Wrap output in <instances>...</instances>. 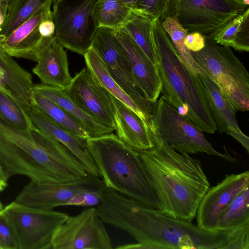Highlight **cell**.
<instances>
[{
    "label": "cell",
    "instance_id": "6da1fadb",
    "mask_svg": "<svg viewBox=\"0 0 249 249\" xmlns=\"http://www.w3.org/2000/svg\"><path fill=\"white\" fill-rule=\"evenodd\" d=\"M97 213L106 224L131 235L143 249H236L237 228L208 231L106 187Z\"/></svg>",
    "mask_w": 249,
    "mask_h": 249
},
{
    "label": "cell",
    "instance_id": "7a4b0ae2",
    "mask_svg": "<svg viewBox=\"0 0 249 249\" xmlns=\"http://www.w3.org/2000/svg\"><path fill=\"white\" fill-rule=\"evenodd\" d=\"M0 164L8 179L20 175L40 184L71 182L89 175L67 147L35 126L24 132L0 119Z\"/></svg>",
    "mask_w": 249,
    "mask_h": 249
},
{
    "label": "cell",
    "instance_id": "3957f363",
    "mask_svg": "<svg viewBox=\"0 0 249 249\" xmlns=\"http://www.w3.org/2000/svg\"><path fill=\"white\" fill-rule=\"evenodd\" d=\"M153 138L152 148L138 151L159 201V211L169 217L192 222L210 187L201 161L176 152L158 137Z\"/></svg>",
    "mask_w": 249,
    "mask_h": 249
},
{
    "label": "cell",
    "instance_id": "277c9868",
    "mask_svg": "<svg viewBox=\"0 0 249 249\" xmlns=\"http://www.w3.org/2000/svg\"><path fill=\"white\" fill-rule=\"evenodd\" d=\"M152 29L161 96L202 132L214 134L216 125L199 77L184 66L160 19Z\"/></svg>",
    "mask_w": 249,
    "mask_h": 249
},
{
    "label": "cell",
    "instance_id": "5b68a950",
    "mask_svg": "<svg viewBox=\"0 0 249 249\" xmlns=\"http://www.w3.org/2000/svg\"><path fill=\"white\" fill-rule=\"evenodd\" d=\"M86 145L106 187L160 210L138 151L112 132L89 137Z\"/></svg>",
    "mask_w": 249,
    "mask_h": 249
},
{
    "label": "cell",
    "instance_id": "8992f818",
    "mask_svg": "<svg viewBox=\"0 0 249 249\" xmlns=\"http://www.w3.org/2000/svg\"><path fill=\"white\" fill-rule=\"evenodd\" d=\"M205 38V45L191 52L193 58L206 75L220 88L236 111L249 109V74L230 47Z\"/></svg>",
    "mask_w": 249,
    "mask_h": 249
},
{
    "label": "cell",
    "instance_id": "52a82bcc",
    "mask_svg": "<svg viewBox=\"0 0 249 249\" xmlns=\"http://www.w3.org/2000/svg\"><path fill=\"white\" fill-rule=\"evenodd\" d=\"M249 9L242 0H170L160 20L173 17L188 33L214 39Z\"/></svg>",
    "mask_w": 249,
    "mask_h": 249
},
{
    "label": "cell",
    "instance_id": "ba28073f",
    "mask_svg": "<svg viewBox=\"0 0 249 249\" xmlns=\"http://www.w3.org/2000/svg\"><path fill=\"white\" fill-rule=\"evenodd\" d=\"M149 128L152 135L164 142L178 153L192 154L205 153L235 163L224 146L225 153L215 150L203 132L161 96L155 103Z\"/></svg>",
    "mask_w": 249,
    "mask_h": 249
},
{
    "label": "cell",
    "instance_id": "9c48e42d",
    "mask_svg": "<svg viewBox=\"0 0 249 249\" xmlns=\"http://www.w3.org/2000/svg\"><path fill=\"white\" fill-rule=\"evenodd\" d=\"M97 0H53L55 38L64 48L84 55L92 47L98 28L94 16Z\"/></svg>",
    "mask_w": 249,
    "mask_h": 249
},
{
    "label": "cell",
    "instance_id": "30bf717a",
    "mask_svg": "<svg viewBox=\"0 0 249 249\" xmlns=\"http://www.w3.org/2000/svg\"><path fill=\"white\" fill-rule=\"evenodd\" d=\"M15 233L18 249H51L53 235L67 213L25 206L15 201L3 207Z\"/></svg>",
    "mask_w": 249,
    "mask_h": 249
},
{
    "label": "cell",
    "instance_id": "8fae6325",
    "mask_svg": "<svg viewBox=\"0 0 249 249\" xmlns=\"http://www.w3.org/2000/svg\"><path fill=\"white\" fill-rule=\"evenodd\" d=\"M92 48L100 56L114 80L151 119L155 103L147 99L137 84L129 59L116 36L115 30L98 27Z\"/></svg>",
    "mask_w": 249,
    "mask_h": 249
},
{
    "label": "cell",
    "instance_id": "7c38bea8",
    "mask_svg": "<svg viewBox=\"0 0 249 249\" xmlns=\"http://www.w3.org/2000/svg\"><path fill=\"white\" fill-rule=\"evenodd\" d=\"M104 224L94 207L69 215L54 231L51 249H112Z\"/></svg>",
    "mask_w": 249,
    "mask_h": 249
},
{
    "label": "cell",
    "instance_id": "4fadbf2b",
    "mask_svg": "<svg viewBox=\"0 0 249 249\" xmlns=\"http://www.w3.org/2000/svg\"><path fill=\"white\" fill-rule=\"evenodd\" d=\"M66 91L70 99L85 112L115 130L111 95L87 67L72 77Z\"/></svg>",
    "mask_w": 249,
    "mask_h": 249
},
{
    "label": "cell",
    "instance_id": "5bb4252c",
    "mask_svg": "<svg viewBox=\"0 0 249 249\" xmlns=\"http://www.w3.org/2000/svg\"><path fill=\"white\" fill-rule=\"evenodd\" d=\"M105 186L100 178L89 174L82 179L67 183L40 184L31 180L14 201L27 206L53 210L56 207L66 206L69 200L79 194Z\"/></svg>",
    "mask_w": 249,
    "mask_h": 249
},
{
    "label": "cell",
    "instance_id": "9a60e30c",
    "mask_svg": "<svg viewBox=\"0 0 249 249\" xmlns=\"http://www.w3.org/2000/svg\"><path fill=\"white\" fill-rule=\"evenodd\" d=\"M249 186V172L231 174L216 185L209 187L203 196L196 212L197 226L205 231L216 229L218 217L235 196Z\"/></svg>",
    "mask_w": 249,
    "mask_h": 249
},
{
    "label": "cell",
    "instance_id": "2e32d148",
    "mask_svg": "<svg viewBox=\"0 0 249 249\" xmlns=\"http://www.w3.org/2000/svg\"><path fill=\"white\" fill-rule=\"evenodd\" d=\"M53 1H50L41 6L10 35L5 37L0 36L1 50L11 57L36 62L41 46L53 38H45L39 32L40 23L53 16L51 10Z\"/></svg>",
    "mask_w": 249,
    "mask_h": 249
},
{
    "label": "cell",
    "instance_id": "e0dca14e",
    "mask_svg": "<svg viewBox=\"0 0 249 249\" xmlns=\"http://www.w3.org/2000/svg\"><path fill=\"white\" fill-rule=\"evenodd\" d=\"M116 36L130 63L133 74L147 99L155 103L160 94L161 82L155 65L123 28L115 30Z\"/></svg>",
    "mask_w": 249,
    "mask_h": 249
},
{
    "label": "cell",
    "instance_id": "ac0fdd59",
    "mask_svg": "<svg viewBox=\"0 0 249 249\" xmlns=\"http://www.w3.org/2000/svg\"><path fill=\"white\" fill-rule=\"evenodd\" d=\"M36 62L32 71L42 84L62 89H67L70 86L72 77L69 71L67 55L55 37L41 46Z\"/></svg>",
    "mask_w": 249,
    "mask_h": 249
},
{
    "label": "cell",
    "instance_id": "d6986e66",
    "mask_svg": "<svg viewBox=\"0 0 249 249\" xmlns=\"http://www.w3.org/2000/svg\"><path fill=\"white\" fill-rule=\"evenodd\" d=\"M29 115L33 125L40 131L67 147L83 165L87 173L101 178L98 170L86 145V141L72 135L54 123L33 106Z\"/></svg>",
    "mask_w": 249,
    "mask_h": 249
},
{
    "label": "cell",
    "instance_id": "ffe728a7",
    "mask_svg": "<svg viewBox=\"0 0 249 249\" xmlns=\"http://www.w3.org/2000/svg\"><path fill=\"white\" fill-rule=\"evenodd\" d=\"M115 130L119 138L137 150H145L154 146L150 128L132 110L111 95Z\"/></svg>",
    "mask_w": 249,
    "mask_h": 249
},
{
    "label": "cell",
    "instance_id": "44dd1931",
    "mask_svg": "<svg viewBox=\"0 0 249 249\" xmlns=\"http://www.w3.org/2000/svg\"><path fill=\"white\" fill-rule=\"evenodd\" d=\"M0 67L4 72L3 85L28 113L32 107V76L0 47Z\"/></svg>",
    "mask_w": 249,
    "mask_h": 249
},
{
    "label": "cell",
    "instance_id": "7402d4cb",
    "mask_svg": "<svg viewBox=\"0 0 249 249\" xmlns=\"http://www.w3.org/2000/svg\"><path fill=\"white\" fill-rule=\"evenodd\" d=\"M34 90L62 107L83 128L89 137L100 136L114 131L101 124L78 107L70 99L66 89L41 84L35 85Z\"/></svg>",
    "mask_w": 249,
    "mask_h": 249
},
{
    "label": "cell",
    "instance_id": "603a6c76",
    "mask_svg": "<svg viewBox=\"0 0 249 249\" xmlns=\"http://www.w3.org/2000/svg\"><path fill=\"white\" fill-rule=\"evenodd\" d=\"M87 68L115 98L132 110L149 128L150 118L111 76L98 53L91 48L84 55Z\"/></svg>",
    "mask_w": 249,
    "mask_h": 249
},
{
    "label": "cell",
    "instance_id": "cb8c5ba5",
    "mask_svg": "<svg viewBox=\"0 0 249 249\" xmlns=\"http://www.w3.org/2000/svg\"><path fill=\"white\" fill-rule=\"evenodd\" d=\"M198 75L204 86L217 130L222 133L228 128L240 129L236 118V111L219 87L208 76Z\"/></svg>",
    "mask_w": 249,
    "mask_h": 249
},
{
    "label": "cell",
    "instance_id": "d4e9b609",
    "mask_svg": "<svg viewBox=\"0 0 249 249\" xmlns=\"http://www.w3.org/2000/svg\"><path fill=\"white\" fill-rule=\"evenodd\" d=\"M153 21L132 11L122 28L128 33L151 61L157 66L158 58L153 36Z\"/></svg>",
    "mask_w": 249,
    "mask_h": 249
},
{
    "label": "cell",
    "instance_id": "484cf974",
    "mask_svg": "<svg viewBox=\"0 0 249 249\" xmlns=\"http://www.w3.org/2000/svg\"><path fill=\"white\" fill-rule=\"evenodd\" d=\"M33 106L36 107L54 123L78 138L86 141L89 137L83 128L62 107L34 90L33 92Z\"/></svg>",
    "mask_w": 249,
    "mask_h": 249
},
{
    "label": "cell",
    "instance_id": "4316f807",
    "mask_svg": "<svg viewBox=\"0 0 249 249\" xmlns=\"http://www.w3.org/2000/svg\"><path fill=\"white\" fill-rule=\"evenodd\" d=\"M132 10L120 0H97L94 16L98 27L114 30L123 27Z\"/></svg>",
    "mask_w": 249,
    "mask_h": 249
},
{
    "label": "cell",
    "instance_id": "83f0119b",
    "mask_svg": "<svg viewBox=\"0 0 249 249\" xmlns=\"http://www.w3.org/2000/svg\"><path fill=\"white\" fill-rule=\"evenodd\" d=\"M0 119L7 125L24 132H29L34 126L29 113L3 86H0Z\"/></svg>",
    "mask_w": 249,
    "mask_h": 249
},
{
    "label": "cell",
    "instance_id": "f1b7e54d",
    "mask_svg": "<svg viewBox=\"0 0 249 249\" xmlns=\"http://www.w3.org/2000/svg\"><path fill=\"white\" fill-rule=\"evenodd\" d=\"M249 224V186L239 193L221 213L217 230H227Z\"/></svg>",
    "mask_w": 249,
    "mask_h": 249
},
{
    "label": "cell",
    "instance_id": "f546056e",
    "mask_svg": "<svg viewBox=\"0 0 249 249\" xmlns=\"http://www.w3.org/2000/svg\"><path fill=\"white\" fill-rule=\"evenodd\" d=\"M161 21L162 26L168 34L175 49L187 69L192 74L207 75L193 58L191 51L184 44L185 38L188 33L173 17H167Z\"/></svg>",
    "mask_w": 249,
    "mask_h": 249
},
{
    "label": "cell",
    "instance_id": "4dcf8cb0",
    "mask_svg": "<svg viewBox=\"0 0 249 249\" xmlns=\"http://www.w3.org/2000/svg\"><path fill=\"white\" fill-rule=\"evenodd\" d=\"M53 0H12L0 32V36L12 33L41 6Z\"/></svg>",
    "mask_w": 249,
    "mask_h": 249
},
{
    "label": "cell",
    "instance_id": "1f68e13d",
    "mask_svg": "<svg viewBox=\"0 0 249 249\" xmlns=\"http://www.w3.org/2000/svg\"><path fill=\"white\" fill-rule=\"evenodd\" d=\"M214 40L221 46L233 48L235 50L249 51V9L235 19Z\"/></svg>",
    "mask_w": 249,
    "mask_h": 249
},
{
    "label": "cell",
    "instance_id": "d6a6232c",
    "mask_svg": "<svg viewBox=\"0 0 249 249\" xmlns=\"http://www.w3.org/2000/svg\"><path fill=\"white\" fill-rule=\"evenodd\" d=\"M170 0H138L132 11L155 21L161 19L166 11Z\"/></svg>",
    "mask_w": 249,
    "mask_h": 249
},
{
    "label": "cell",
    "instance_id": "836d02e7",
    "mask_svg": "<svg viewBox=\"0 0 249 249\" xmlns=\"http://www.w3.org/2000/svg\"><path fill=\"white\" fill-rule=\"evenodd\" d=\"M0 247L1 249H18L15 233L3 210L0 211Z\"/></svg>",
    "mask_w": 249,
    "mask_h": 249
},
{
    "label": "cell",
    "instance_id": "e575fe53",
    "mask_svg": "<svg viewBox=\"0 0 249 249\" xmlns=\"http://www.w3.org/2000/svg\"><path fill=\"white\" fill-rule=\"evenodd\" d=\"M184 44L191 52H198L204 47L205 38L197 32L188 33L184 39Z\"/></svg>",
    "mask_w": 249,
    "mask_h": 249
},
{
    "label": "cell",
    "instance_id": "d590c367",
    "mask_svg": "<svg viewBox=\"0 0 249 249\" xmlns=\"http://www.w3.org/2000/svg\"><path fill=\"white\" fill-rule=\"evenodd\" d=\"M228 134L231 136L245 148L248 153L249 152V138L246 135L241 129H236L228 128L225 131Z\"/></svg>",
    "mask_w": 249,
    "mask_h": 249
},
{
    "label": "cell",
    "instance_id": "8d00e7d4",
    "mask_svg": "<svg viewBox=\"0 0 249 249\" xmlns=\"http://www.w3.org/2000/svg\"><path fill=\"white\" fill-rule=\"evenodd\" d=\"M8 180V179L0 164V192L3 191L7 188Z\"/></svg>",
    "mask_w": 249,
    "mask_h": 249
},
{
    "label": "cell",
    "instance_id": "74e56055",
    "mask_svg": "<svg viewBox=\"0 0 249 249\" xmlns=\"http://www.w3.org/2000/svg\"><path fill=\"white\" fill-rule=\"evenodd\" d=\"M12 0H0V9L5 18L6 16L9 4Z\"/></svg>",
    "mask_w": 249,
    "mask_h": 249
},
{
    "label": "cell",
    "instance_id": "f35d334b",
    "mask_svg": "<svg viewBox=\"0 0 249 249\" xmlns=\"http://www.w3.org/2000/svg\"><path fill=\"white\" fill-rule=\"evenodd\" d=\"M129 7L132 9L138 0H120Z\"/></svg>",
    "mask_w": 249,
    "mask_h": 249
},
{
    "label": "cell",
    "instance_id": "ab89813d",
    "mask_svg": "<svg viewBox=\"0 0 249 249\" xmlns=\"http://www.w3.org/2000/svg\"><path fill=\"white\" fill-rule=\"evenodd\" d=\"M4 80V72L3 70L0 67V86L3 85V81Z\"/></svg>",
    "mask_w": 249,
    "mask_h": 249
},
{
    "label": "cell",
    "instance_id": "60d3db41",
    "mask_svg": "<svg viewBox=\"0 0 249 249\" xmlns=\"http://www.w3.org/2000/svg\"><path fill=\"white\" fill-rule=\"evenodd\" d=\"M4 19H5V17L3 16V15L2 14V13H1V10L0 9V32L1 31V27L2 26Z\"/></svg>",
    "mask_w": 249,
    "mask_h": 249
},
{
    "label": "cell",
    "instance_id": "b9f144b4",
    "mask_svg": "<svg viewBox=\"0 0 249 249\" xmlns=\"http://www.w3.org/2000/svg\"><path fill=\"white\" fill-rule=\"evenodd\" d=\"M242 0L245 4H246L247 5H249V0Z\"/></svg>",
    "mask_w": 249,
    "mask_h": 249
},
{
    "label": "cell",
    "instance_id": "7bdbcfd3",
    "mask_svg": "<svg viewBox=\"0 0 249 249\" xmlns=\"http://www.w3.org/2000/svg\"><path fill=\"white\" fill-rule=\"evenodd\" d=\"M3 206L0 199V211L3 210Z\"/></svg>",
    "mask_w": 249,
    "mask_h": 249
},
{
    "label": "cell",
    "instance_id": "ee69618b",
    "mask_svg": "<svg viewBox=\"0 0 249 249\" xmlns=\"http://www.w3.org/2000/svg\"><path fill=\"white\" fill-rule=\"evenodd\" d=\"M0 249H1V247H0Z\"/></svg>",
    "mask_w": 249,
    "mask_h": 249
}]
</instances>
